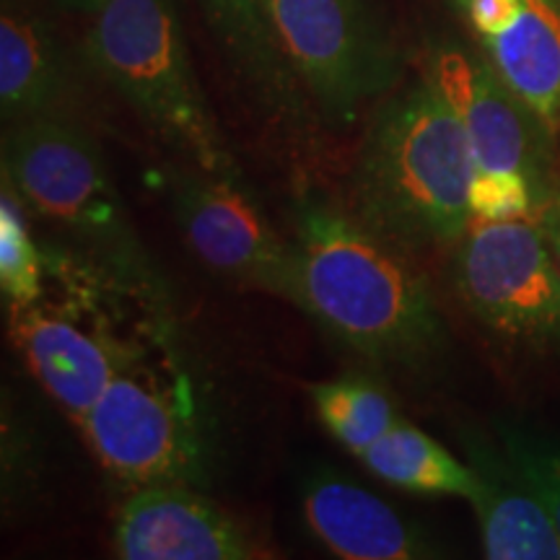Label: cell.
Listing matches in <instances>:
<instances>
[{"instance_id": "cell-11", "label": "cell", "mask_w": 560, "mask_h": 560, "mask_svg": "<svg viewBox=\"0 0 560 560\" xmlns=\"http://www.w3.org/2000/svg\"><path fill=\"white\" fill-rule=\"evenodd\" d=\"M112 545L122 560L265 558L249 529L192 486L132 488Z\"/></svg>"}, {"instance_id": "cell-4", "label": "cell", "mask_w": 560, "mask_h": 560, "mask_svg": "<svg viewBox=\"0 0 560 560\" xmlns=\"http://www.w3.org/2000/svg\"><path fill=\"white\" fill-rule=\"evenodd\" d=\"M3 179L26 208L66 231L96 270L138 299L164 301V280L112 185L100 143L73 117L9 125Z\"/></svg>"}, {"instance_id": "cell-2", "label": "cell", "mask_w": 560, "mask_h": 560, "mask_svg": "<svg viewBox=\"0 0 560 560\" xmlns=\"http://www.w3.org/2000/svg\"><path fill=\"white\" fill-rule=\"evenodd\" d=\"M475 174L465 125L423 75L371 120L350 179V210L408 255L457 247L472 221Z\"/></svg>"}, {"instance_id": "cell-9", "label": "cell", "mask_w": 560, "mask_h": 560, "mask_svg": "<svg viewBox=\"0 0 560 560\" xmlns=\"http://www.w3.org/2000/svg\"><path fill=\"white\" fill-rule=\"evenodd\" d=\"M425 75L465 125L478 172H516L532 182L540 208L556 190L552 138L540 117L511 91L486 55L462 42H433Z\"/></svg>"}, {"instance_id": "cell-5", "label": "cell", "mask_w": 560, "mask_h": 560, "mask_svg": "<svg viewBox=\"0 0 560 560\" xmlns=\"http://www.w3.org/2000/svg\"><path fill=\"white\" fill-rule=\"evenodd\" d=\"M185 380L145 355L125 369L79 420L91 452L122 486H192L213 478V433Z\"/></svg>"}, {"instance_id": "cell-14", "label": "cell", "mask_w": 560, "mask_h": 560, "mask_svg": "<svg viewBox=\"0 0 560 560\" xmlns=\"http://www.w3.org/2000/svg\"><path fill=\"white\" fill-rule=\"evenodd\" d=\"M200 5L223 58L252 102L280 128L304 130L314 109L285 60L268 0H200Z\"/></svg>"}, {"instance_id": "cell-10", "label": "cell", "mask_w": 560, "mask_h": 560, "mask_svg": "<svg viewBox=\"0 0 560 560\" xmlns=\"http://www.w3.org/2000/svg\"><path fill=\"white\" fill-rule=\"evenodd\" d=\"M11 322L34 380L75 420L86 416L115 376L145 355L143 346L117 338L107 325L83 322L45 301L11 310Z\"/></svg>"}, {"instance_id": "cell-1", "label": "cell", "mask_w": 560, "mask_h": 560, "mask_svg": "<svg viewBox=\"0 0 560 560\" xmlns=\"http://www.w3.org/2000/svg\"><path fill=\"white\" fill-rule=\"evenodd\" d=\"M296 301L335 342L380 366L429 371L450 330L429 280L408 252L374 234L353 210L304 195L293 210Z\"/></svg>"}, {"instance_id": "cell-6", "label": "cell", "mask_w": 560, "mask_h": 560, "mask_svg": "<svg viewBox=\"0 0 560 560\" xmlns=\"http://www.w3.org/2000/svg\"><path fill=\"white\" fill-rule=\"evenodd\" d=\"M268 9L314 115L330 128L355 125L400 83V52L374 0H268Z\"/></svg>"}, {"instance_id": "cell-8", "label": "cell", "mask_w": 560, "mask_h": 560, "mask_svg": "<svg viewBox=\"0 0 560 560\" xmlns=\"http://www.w3.org/2000/svg\"><path fill=\"white\" fill-rule=\"evenodd\" d=\"M166 202L185 244L206 268L240 289L296 301V255L265 219L242 177L198 166L166 179Z\"/></svg>"}, {"instance_id": "cell-7", "label": "cell", "mask_w": 560, "mask_h": 560, "mask_svg": "<svg viewBox=\"0 0 560 560\" xmlns=\"http://www.w3.org/2000/svg\"><path fill=\"white\" fill-rule=\"evenodd\" d=\"M452 280L465 310L495 338L560 353V270L535 215L472 219L457 242Z\"/></svg>"}, {"instance_id": "cell-21", "label": "cell", "mask_w": 560, "mask_h": 560, "mask_svg": "<svg viewBox=\"0 0 560 560\" xmlns=\"http://www.w3.org/2000/svg\"><path fill=\"white\" fill-rule=\"evenodd\" d=\"M540 210L537 192L524 174L478 172L470 185V213L480 221L532 219Z\"/></svg>"}, {"instance_id": "cell-20", "label": "cell", "mask_w": 560, "mask_h": 560, "mask_svg": "<svg viewBox=\"0 0 560 560\" xmlns=\"http://www.w3.org/2000/svg\"><path fill=\"white\" fill-rule=\"evenodd\" d=\"M493 433L524 486L542 503L560 535V441L509 418L495 420Z\"/></svg>"}, {"instance_id": "cell-22", "label": "cell", "mask_w": 560, "mask_h": 560, "mask_svg": "<svg viewBox=\"0 0 560 560\" xmlns=\"http://www.w3.org/2000/svg\"><path fill=\"white\" fill-rule=\"evenodd\" d=\"M535 219L540 221L545 234H548V242H550L552 255H556V262H558V270H560V182L556 185V190H552L548 202H545V206L537 210Z\"/></svg>"}, {"instance_id": "cell-15", "label": "cell", "mask_w": 560, "mask_h": 560, "mask_svg": "<svg viewBox=\"0 0 560 560\" xmlns=\"http://www.w3.org/2000/svg\"><path fill=\"white\" fill-rule=\"evenodd\" d=\"M465 462L478 488L470 499L478 516L482 552L490 560H560V535L542 503L529 493L499 439L470 429L459 431Z\"/></svg>"}, {"instance_id": "cell-13", "label": "cell", "mask_w": 560, "mask_h": 560, "mask_svg": "<svg viewBox=\"0 0 560 560\" xmlns=\"http://www.w3.org/2000/svg\"><path fill=\"white\" fill-rule=\"evenodd\" d=\"M301 520L327 552L342 560H429L446 550L361 482L319 465L301 478Z\"/></svg>"}, {"instance_id": "cell-19", "label": "cell", "mask_w": 560, "mask_h": 560, "mask_svg": "<svg viewBox=\"0 0 560 560\" xmlns=\"http://www.w3.org/2000/svg\"><path fill=\"white\" fill-rule=\"evenodd\" d=\"M47 257L26 223L24 200L3 179L0 195V289L11 310H24L45 299Z\"/></svg>"}, {"instance_id": "cell-17", "label": "cell", "mask_w": 560, "mask_h": 560, "mask_svg": "<svg viewBox=\"0 0 560 560\" xmlns=\"http://www.w3.org/2000/svg\"><path fill=\"white\" fill-rule=\"evenodd\" d=\"M371 475L387 486L418 495H454L470 501L478 488L472 467L425 431L400 420L380 441L355 454Z\"/></svg>"}, {"instance_id": "cell-23", "label": "cell", "mask_w": 560, "mask_h": 560, "mask_svg": "<svg viewBox=\"0 0 560 560\" xmlns=\"http://www.w3.org/2000/svg\"><path fill=\"white\" fill-rule=\"evenodd\" d=\"M66 3H68V5H73L75 11H81L83 5H86V0H66Z\"/></svg>"}, {"instance_id": "cell-12", "label": "cell", "mask_w": 560, "mask_h": 560, "mask_svg": "<svg viewBox=\"0 0 560 560\" xmlns=\"http://www.w3.org/2000/svg\"><path fill=\"white\" fill-rule=\"evenodd\" d=\"M503 83L560 136V0H452Z\"/></svg>"}, {"instance_id": "cell-16", "label": "cell", "mask_w": 560, "mask_h": 560, "mask_svg": "<svg viewBox=\"0 0 560 560\" xmlns=\"http://www.w3.org/2000/svg\"><path fill=\"white\" fill-rule=\"evenodd\" d=\"M73 68L58 34L42 16L3 5L0 16V112L5 125L66 115Z\"/></svg>"}, {"instance_id": "cell-3", "label": "cell", "mask_w": 560, "mask_h": 560, "mask_svg": "<svg viewBox=\"0 0 560 560\" xmlns=\"http://www.w3.org/2000/svg\"><path fill=\"white\" fill-rule=\"evenodd\" d=\"M83 55L140 122L198 170L242 177L190 60L177 0H86Z\"/></svg>"}, {"instance_id": "cell-18", "label": "cell", "mask_w": 560, "mask_h": 560, "mask_svg": "<svg viewBox=\"0 0 560 560\" xmlns=\"http://www.w3.org/2000/svg\"><path fill=\"white\" fill-rule=\"evenodd\" d=\"M310 397L319 423L353 454L369 450L402 420L389 392L363 374L314 382Z\"/></svg>"}]
</instances>
